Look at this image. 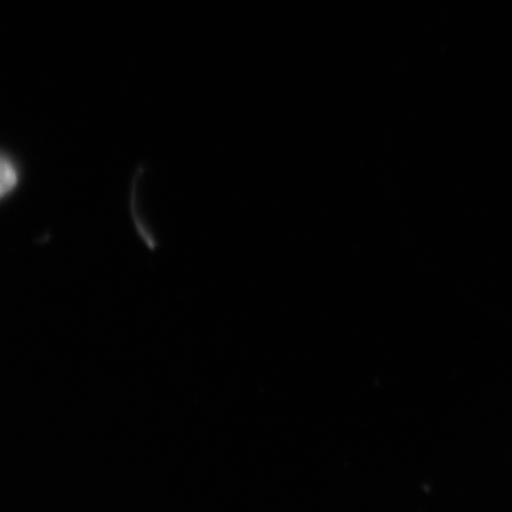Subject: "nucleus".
Instances as JSON below:
<instances>
[{"mask_svg":"<svg viewBox=\"0 0 512 512\" xmlns=\"http://www.w3.org/2000/svg\"><path fill=\"white\" fill-rule=\"evenodd\" d=\"M24 181V165L14 151L3 147L0 156V200L5 204L17 195Z\"/></svg>","mask_w":512,"mask_h":512,"instance_id":"1","label":"nucleus"}]
</instances>
